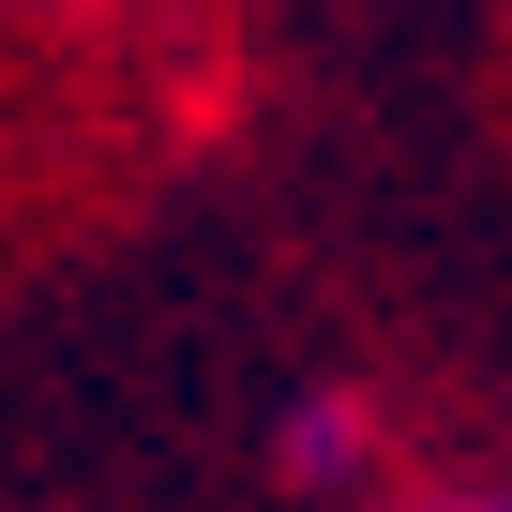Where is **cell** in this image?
Segmentation results:
<instances>
[{
	"instance_id": "6da1fadb",
	"label": "cell",
	"mask_w": 512,
	"mask_h": 512,
	"mask_svg": "<svg viewBox=\"0 0 512 512\" xmlns=\"http://www.w3.org/2000/svg\"><path fill=\"white\" fill-rule=\"evenodd\" d=\"M287 482H362V407H347V392H317V407L287 422Z\"/></svg>"
},
{
	"instance_id": "7a4b0ae2",
	"label": "cell",
	"mask_w": 512,
	"mask_h": 512,
	"mask_svg": "<svg viewBox=\"0 0 512 512\" xmlns=\"http://www.w3.org/2000/svg\"><path fill=\"white\" fill-rule=\"evenodd\" d=\"M407 512H512V497H407Z\"/></svg>"
}]
</instances>
